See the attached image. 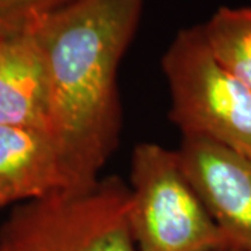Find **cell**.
Instances as JSON below:
<instances>
[{"mask_svg":"<svg viewBox=\"0 0 251 251\" xmlns=\"http://www.w3.org/2000/svg\"><path fill=\"white\" fill-rule=\"evenodd\" d=\"M145 0H70L38 20L35 38L50 82L52 135L80 186L116 148L122 127L117 69Z\"/></svg>","mask_w":251,"mask_h":251,"instance_id":"6da1fadb","label":"cell"},{"mask_svg":"<svg viewBox=\"0 0 251 251\" xmlns=\"http://www.w3.org/2000/svg\"><path fill=\"white\" fill-rule=\"evenodd\" d=\"M130 187L113 176L20 205L0 227V251H137Z\"/></svg>","mask_w":251,"mask_h":251,"instance_id":"7a4b0ae2","label":"cell"},{"mask_svg":"<svg viewBox=\"0 0 251 251\" xmlns=\"http://www.w3.org/2000/svg\"><path fill=\"white\" fill-rule=\"evenodd\" d=\"M162 69L171 90V119L183 137L251 156V90L216 60L202 25L177 32Z\"/></svg>","mask_w":251,"mask_h":251,"instance_id":"3957f363","label":"cell"},{"mask_svg":"<svg viewBox=\"0 0 251 251\" xmlns=\"http://www.w3.org/2000/svg\"><path fill=\"white\" fill-rule=\"evenodd\" d=\"M130 229L137 251H208L230 246L187 179L177 151L138 144L130 168Z\"/></svg>","mask_w":251,"mask_h":251,"instance_id":"277c9868","label":"cell"},{"mask_svg":"<svg viewBox=\"0 0 251 251\" xmlns=\"http://www.w3.org/2000/svg\"><path fill=\"white\" fill-rule=\"evenodd\" d=\"M177 155L227 243L251 251V156L193 137H183Z\"/></svg>","mask_w":251,"mask_h":251,"instance_id":"5b68a950","label":"cell"},{"mask_svg":"<svg viewBox=\"0 0 251 251\" xmlns=\"http://www.w3.org/2000/svg\"><path fill=\"white\" fill-rule=\"evenodd\" d=\"M80 187L50 133L0 126V206Z\"/></svg>","mask_w":251,"mask_h":251,"instance_id":"8992f818","label":"cell"},{"mask_svg":"<svg viewBox=\"0 0 251 251\" xmlns=\"http://www.w3.org/2000/svg\"><path fill=\"white\" fill-rule=\"evenodd\" d=\"M50 82L29 31L0 34V126L52 134Z\"/></svg>","mask_w":251,"mask_h":251,"instance_id":"52a82bcc","label":"cell"},{"mask_svg":"<svg viewBox=\"0 0 251 251\" xmlns=\"http://www.w3.org/2000/svg\"><path fill=\"white\" fill-rule=\"evenodd\" d=\"M201 25L216 60L251 90V7H219Z\"/></svg>","mask_w":251,"mask_h":251,"instance_id":"ba28073f","label":"cell"},{"mask_svg":"<svg viewBox=\"0 0 251 251\" xmlns=\"http://www.w3.org/2000/svg\"><path fill=\"white\" fill-rule=\"evenodd\" d=\"M70 0H0V34L27 31Z\"/></svg>","mask_w":251,"mask_h":251,"instance_id":"9c48e42d","label":"cell"},{"mask_svg":"<svg viewBox=\"0 0 251 251\" xmlns=\"http://www.w3.org/2000/svg\"><path fill=\"white\" fill-rule=\"evenodd\" d=\"M208 251H242L239 249H236L233 246H222V247H216V249H212V250Z\"/></svg>","mask_w":251,"mask_h":251,"instance_id":"30bf717a","label":"cell"}]
</instances>
